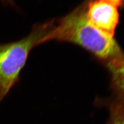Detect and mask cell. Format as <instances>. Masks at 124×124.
I'll return each instance as SVG.
<instances>
[{
  "label": "cell",
  "instance_id": "cell-4",
  "mask_svg": "<svg viewBox=\"0 0 124 124\" xmlns=\"http://www.w3.org/2000/svg\"><path fill=\"white\" fill-rule=\"evenodd\" d=\"M105 64L115 97L124 100V56Z\"/></svg>",
  "mask_w": 124,
  "mask_h": 124
},
{
  "label": "cell",
  "instance_id": "cell-1",
  "mask_svg": "<svg viewBox=\"0 0 124 124\" xmlns=\"http://www.w3.org/2000/svg\"><path fill=\"white\" fill-rule=\"evenodd\" d=\"M83 3L65 16L53 20L45 38L50 41L67 42L81 46L106 64L122 57L124 53L113 36L101 31L88 21Z\"/></svg>",
  "mask_w": 124,
  "mask_h": 124
},
{
  "label": "cell",
  "instance_id": "cell-5",
  "mask_svg": "<svg viewBox=\"0 0 124 124\" xmlns=\"http://www.w3.org/2000/svg\"><path fill=\"white\" fill-rule=\"evenodd\" d=\"M108 124H124V100L114 97L110 102Z\"/></svg>",
  "mask_w": 124,
  "mask_h": 124
},
{
  "label": "cell",
  "instance_id": "cell-3",
  "mask_svg": "<svg viewBox=\"0 0 124 124\" xmlns=\"http://www.w3.org/2000/svg\"><path fill=\"white\" fill-rule=\"evenodd\" d=\"M85 14L93 25L114 36L119 22L117 7L106 0H90L86 3Z\"/></svg>",
  "mask_w": 124,
  "mask_h": 124
},
{
  "label": "cell",
  "instance_id": "cell-6",
  "mask_svg": "<svg viewBox=\"0 0 124 124\" xmlns=\"http://www.w3.org/2000/svg\"><path fill=\"white\" fill-rule=\"evenodd\" d=\"M113 4L116 7L123 8L124 6V0H106Z\"/></svg>",
  "mask_w": 124,
  "mask_h": 124
},
{
  "label": "cell",
  "instance_id": "cell-7",
  "mask_svg": "<svg viewBox=\"0 0 124 124\" xmlns=\"http://www.w3.org/2000/svg\"><path fill=\"white\" fill-rule=\"evenodd\" d=\"M0 2L4 5L10 6L15 8H16V4L14 0H0Z\"/></svg>",
  "mask_w": 124,
  "mask_h": 124
},
{
  "label": "cell",
  "instance_id": "cell-8",
  "mask_svg": "<svg viewBox=\"0 0 124 124\" xmlns=\"http://www.w3.org/2000/svg\"></svg>",
  "mask_w": 124,
  "mask_h": 124
},
{
  "label": "cell",
  "instance_id": "cell-2",
  "mask_svg": "<svg viewBox=\"0 0 124 124\" xmlns=\"http://www.w3.org/2000/svg\"><path fill=\"white\" fill-rule=\"evenodd\" d=\"M52 23L53 20L35 24L20 40L0 43V104L20 80L31 51L45 42Z\"/></svg>",
  "mask_w": 124,
  "mask_h": 124
}]
</instances>
